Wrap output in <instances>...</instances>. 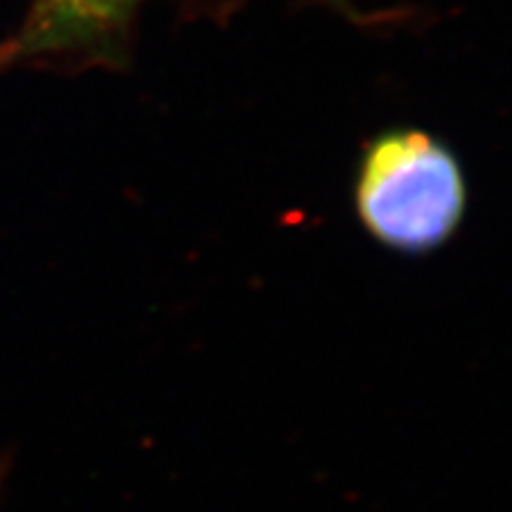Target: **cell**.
<instances>
[{"label":"cell","mask_w":512,"mask_h":512,"mask_svg":"<svg viewBox=\"0 0 512 512\" xmlns=\"http://www.w3.org/2000/svg\"><path fill=\"white\" fill-rule=\"evenodd\" d=\"M3 477H5V467L0 465V484H3Z\"/></svg>","instance_id":"3957f363"},{"label":"cell","mask_w":512,"mask_h":512,"mask_svg":"<svg viewBox=\"0 0 512 512\" xmlns=\"http://www.w3.org/2000/svg\"><path fill=\"white\" fill-rule=\"evenodd\" d=\"M138 0H34L24 24L0 46V69L46 57L112 55Z\"/></svg>","instance_id":"7a4b0ae2"},{"label":"cell","mask_w":512,"mask_h":512,"mask_svg":"<svg viewBox=\"0 0 512 512\" xmlns=\"http://www.w3.org/2000/svg\"><path fill=\"white\" fill-rule=\"evenodd\" d=\"M356 209L380 245L403 254L432 252L463 221V174L451 152L425 133H389L363 162Z\"/></svg>","instance_id":"6da1fadb"}]
</instances>
